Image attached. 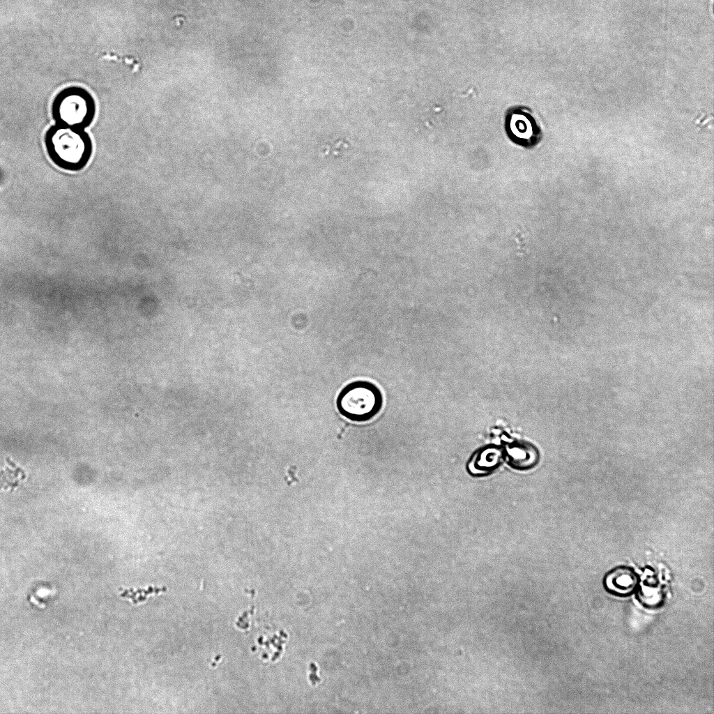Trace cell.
Masks as SVG:
<instances>
[{"label": "cell", "instance_id": "8992f818", "mask_svg": "<svg viewBox=\"0 0 714 714\" xmlns=\"http://www.w3.org/2000/svg\"><path fill=\"white\" fill-rule=\"evenodd\" d=\"M509 464L515 469H526L536 465L538 459L536 448L525 442H513L506 446Z\"/></svg>", "mask_w": 714, "mask_h": 714}, {"label": "cell", "instance_id": "7a4b0ae2", "mask_svg": "<svg viewBox=\"0 0 714 714\" xmlns=\"http://www.w3.org/2000/svg\"><path fill=\"white\" fill-rule=\"evenodd\" d=\"M336 406L340 413L355 422H365L374 417L383 406L380 389L368 381H354L339 393Z\"/></svg>", "mask_w": 714, "mask_h": 714}, {"label": "cell", "instance_id": "52a82bcc", "mask_svg": "<svg viewBox=\"0 0 714 714\" xmlns=\"http://www.w3.org/2000/svg\"><path fill=\"white\" fill-rule=\"evenodd\" d=\"M502 460V452L496 447L485 448L479 451L469 464L474 474H485L497 467Z\"/></svg>", "mask_w": 714, "mask_h": 714}, {"label": "cell", "instance_id": "277c9868", "mask_svg": "<svg viewBox=\"0 0 714 714\" xmlns=\"http://www.w3.org/2000/svg\"><path fill=\"white\" fill-rule=\"evenodd\" d=\"M504 129L512 142L527 149L536 147L543 136L541 127L531 110L522 105L512 106L507 109Z\"/></svg>", "mask_w": 714, "mask_h": 714}, {"label": "cell", "instance_id": "6da1fadb", "mask_svg": "<svg viewBox=\"0 0 714 714\" xmlns=\"http://www.w3.org/2000/svg\"><path fill=\"white\" fill-rule=\"evenodd\" d=\"M45 144L51 160L70 172L82 169L92 153V143L84 129L56 124L45 134Z\"/></svg>", "mask_w": 714, "mask_h": 714}, {"label": "cell", "instance_id": "3957f363", "mask_svg": "<svg viewBox=\"0 0 714 714\" xmlns=\"http://www.w3.org/2000/svg\"><path fill=\"white\" fill-rule=\"evenodd\" d=\"M56 124L84 129L92 122L96 106L91 95L85 89L70 86L61 91L52 106Z\"/></svg>", "mask_w": 714, "mask_h": 714}, {"label": "cell", "instance_id": "5b68a950", "mask_svg": "<svg viewBox=\"0 0 714 714\" xmlns=\"http://www.w3.org/2000/svg\"><path fill=\"white\" fill-rule=\"evenodd\" d=\"M602 585L609 594L626 598L637 592L640 585V578L632 568L621 565L612 568L605 575Z\"/></svg>", "mask_w": 714, "mask_h": 714}]
</instances>
